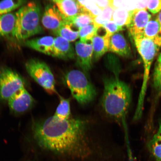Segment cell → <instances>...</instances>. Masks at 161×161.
I'll return each instance as SVG.
<instances>
[{"label": "cell", "instance_id": "cell-2", "mask_svg": "<svg viewBox=\"0 0 161 161\" xmlns=\"http://www.w3.org/2000/svg\"><path fill=\"white\" fill-rule=\"evenodd\" d=\"M103 81L104 90L101 101L102 109L108 117L123 125L128 142L126 117L131 102V91L117 76L104 78Z\"/></svg>", "mask_w": 161, "mask_h": 161}, {"label": "cell", "instance_id": "cell-18", "mask_svg": "<svg viewBox=\"0 0 161 161\" xmlns=\"http://www.w3.org/2000/svg\"><path fill=\"white\" fill-rule=\"evenodd\" d=\"M149 151L155 161H161V120L158 130L148 142Z\"/></svg>", "mask_w": 161, "mask_h": 161}, {"label": "cell", "instance_id": "cell-20", "mask_svg": "<svg viewBox=\"0 0 161 161\" xmlns=\"http://www.w3.org/2000/svg\"><path fill=\"white\" fill-rule=\"evenodd\" d=\"M71 21H66L56 34L70 42L75 41L79 38V31L74 30Z\"/></svg>", "mask_w": 161, "mask_h": 161}, {"label": "cell", "instance_id": "cell-4", "mask_svg": "<svg viewBox=\"0 0 161 161\" xmlns=\"http://www.w3.org/2000/svg\"><path fill=\"white\" fill-rule=\"evenodd\" d=\"M139 53L142 57L144 64V76L142 90L138 101L137 106L135 114L136 117L142 116L147 84L151 65L157 51L159 49L153 40L144 37L143 35L133 38Z\"/></svg>", "mask_w": 161, "mask_h": 161}, {"label": "cell", "instance_id": "cell-16", "mask_svg": "<svg viewBox=\"0 0 161 161\" xmlns=\"http://www.w3.org/2000/svg\"><path fill=\"white\" fill-rule=\"evenodd\" d=\"M110 38L97 34L91 40L94 59L98 60L109 50Z\"/></svg>", "mask_w": 161, "mask_h": 161}, {"label": "cell", "instance_id": "cell-12", "mask_svg": "<svg viewBox=\"0 0 161 161\" xmlns=\"http://www.w3.org/2000/svg\"><path fill=\"white\" fill-rule=\"evenodd\" d=\"M75 55V49L70 42L60 36L55 38L52 56L69 60L74 59Z\"/></svg>", "mask_w": 161, "mask_h": 161}, {"label": "cell", "instance_id": "cell-21", "mask_svg": "<svg viewBox=\"0 0 161 161\" xmlns=\"http://www.w3.org/2000/svg\"><path fill=\"white\" fill-rule=\"evenodd\" d=\"M70 102L69 98H66L60 96L59 103L53 115L61 120L69 119L72 116Z\"/></svg>", "mask_w": 161, "mask_h": 161}, {"label": "cell", "instance_id": "cell-28", "mask_svg": "<svg viewBox=\"0 0 161 161\" xmlns=\"http://www.w3.org/2000/svg\"><path fill=\"white\" fill-rule=\"evenodd\" d=\"M98 30L93 24L80 28L78 30L80 41L84 43H87L90 41L91 42L94 36L97 33Z\"/></svg>", "mask_w": 161, "mask_h": 161}, {"label": "cell", "instance_id": "cell-3", "mask_svg": "<svg viewBox=\"0 0 161 161\" xmlns=\"http://www.w3.org/2000/svg\"><path fill=\"white\" fill-rule=\"evenodd\" d=\"M15 22L12 36L18 40H24L41 33V6L36 1L23 6L15 13Z\"/></svg>", "mask_w": 161, "mask_h": 161}, {"label": "cell", "instance_id": "cell-6", "mask_svg": "<svg viewBox=\"0 0 161 161\" xmlns=\"http://www.w3.org/2000/svg\"><path fill=\"white\" fill-rule=\"evenodd\" d=\"M25 67L30 76L48 93H57L55 78L49 66L45 62L31 59L26 62Z\"/></svg>", "mask_w": 161, "mask_h": 161}, {"label": "cell", "instance_id": "cell-13", "mask_svg": "<svg viewBox=\"0 0 161 161\" xmlns=\"http://www.w3.org/2000/svg\"><path fill=\"white\" fill-rule=\"evenodd\" d=\"M52 2L66 21H71L75 16L81 13L78 1L53 0Z\"/></svg>", "mask_w": 161, "mask_h": 161}, {"label": "cell", "instance_id": "cell-30", "mask_svg": "<svg viewBox=\"0 0 161 161\" xmlns=\"http://www.w3.org/2000/svg\"><path fill=\"white\" fill-rule=\"evenodd\" d=\"M102 28H103L105 30L106 33L104 35L109 38L114 34L119 33L124 30L123 27L116 25L112 20H111L106 23Z\"/></svg>", "mask_w": 161, "mask_h": 161}, {"label": "cell", "instance_id": "cell-8", "mask_svg": "<svg viewBox=\"0 0 161 161\" xmlns=\"http://www.w3.org/2000/svg\"><path fill=\"white\" fill-rule=\"evenodd\" d=\"M10 109L15 114H23L33 106L35 101L29 92L23 88L8 101Z\"/></svg>", "mask_w": 161, "mask_h": 161}, {"label": "cell", "instance_id": "cell-25", "mask_svg": "<svg viewBox=\"0 0 161 161\" xmlns=\"http://www.w3.org/2000/svg\"><path fill=\"white\" fill-rule=\"evenodd\" d=\"M26 2L22 0H6L0 1V15L11 13L14 10L23 6Z\"/></svg>", "mask_w": 161, "mask_h": 161}, {"label": "cell", "instance_id": "cell-17", "mask_svg": "<svg viewBox=\"0 0 161 161\" xmlns=\"http://www.w3.org/2000/svg\"><path fill=\"white\" fill-rule=\"evenodd\" d=\"M147 1L110 0L109 6L114 9L122 8L128 11L146 9Z\"/></svg>", "mask_w": 161, "mask_h": 161}, {"label": "cell", "instance_id": "cell-33", "mask_svg": "<svg viewBox=\"0 0 161 161\" xmlns=\"http://www.w3.org/2000/svg\"><path fill=\"white\" fill-rule=\"evenodd\" d=\"M94 1L97 5L102 10L109 6L110 0H94Z\"/></svg>", "mask_w": 161, "mask_h": 161}, {"label": "cell", "instance_id": "cell-32", "mask_svg": "<svg viewBox=\"0 0 161 161\" xmlns=\"http://www.w3.org/2000/svg\"><path fill=\"white\" fill-rule=\"evenodd\" d=\"M156 19L158 20L160 25V30L159 34L156 39L154 40V43L158 46V49L161 47V11L158 14Z\"/></svg>", "mask_w": 161, "mask_h": 161}, {"label": "cell", "instance_id": "cell-29", "mask_svg": "<svg viewBox=\"0 0 161 161\" xmlns=\"http://www.w3.org/2000/svg\"><path fill=\"white\" fill-rule=\"evenodd\" d=\"M153 86L159 93H161V53L157 58L153 75Z\"/></svg>", "mask_w": 161, "mask_h": 161}, {"label": "cell", "instance_id": "cell-24", "mask_svg": "<svg viewBox=\"0 0 161 161\" xmlns=\"http://www.w3.org/2000/svg\"><path fill=\"white\" fill-rule=\"evenodd\" d=\"M114 9L110 6L103 10L99 15L94 18L93 25L99 29L108 22L112 19Z\"/></svg>", "mask_w": 161, "mask_h": 161}, {"label": "cell", "instance_id": "cell-10", "mask_svg": "<svg viewBox=\"0 0 161 161\" xmlns=\"http://www.w3.org/2000/svg\"><path fill=\"white\" fill-rule=\"evenodd\" d=\"M151 18L150 14L146 9L134 10L130 23L126 26L133 38L143 35L145 28Z\"/></svg>", "mask_w": 161, "mask_h": 161}, {"label": "cell", "instance_id": "cell-14", "mask_svg": "<svg viewBox=\"0 0 161 161\" xmlns=\"http://www.w3.org/2000/svg\"><path fill=\"white\" fill-rule=\"evenodd\" d=\"M55 38L51 36L36 38L27 40L25 45L31 49L46 55L52 56Z\"/></svg>", "mask_w": 161, "mask_h": 161}, {"label": "cell", "instance_id": "cell-5", "mask_svg": "<svg viewBox=\"0 0 161 161\" xmlns=\"http://www.w3.org/2000/svg\"><path fill=\"white\" fill-rule=\"evenodd\" d=\"M64 80L72 96L80 104L86 105L95 99L96 88L83 72L70 70L65 74Z\"/></svg>", "mask_w": 161, "mask_h": 161}, {"label": "cell", "instance_id": "cell-1", "mask_svg": "<svg viewBox=\"0 0 161 161\" xmlns=\"http://www.w3.org/2000/svg\"><path fill=\"white\" fill-rule=\"evenodd\" d=\"M92 122L80 117L61 120L53 115L33 123V138L57 161H106Z\"/></svg>", "mask_w": 161, "mask_h": 161}, {"label": "cell", "instance_id": "cell-22", "mask_svg": "<svg viewBox=\"0 0 161 161\" xmlns=\"http://www.w3.org/2000/svg\"><path fill=\"white\" fill-rule=\"evenodd\" d=\"M134 11H128L122 8L114 9L112 19L116 25L121 27L127 26L130 23Z\"/></svg>", "mask_w": 161, "mask_h": 161}, {"label": "cell", "instance_id": "cell-11", "mask_svg": "<svg viewBox=\"0 0 161 161\" xmlns=\"http://www.w3.org/2000/svg\"><path fill=\"white\" fill-rule=\"evenodd\" d=\"M75 50L77 58V63L84 72L92 69L93 49L91 43H84L80 41L76 42Z\"/></svg>", "mask_w": 161, "mask_h": 161}, {"label": "cell", "instance_id": "cell-26", "mask_svg": "<svg viewBox=\"0 0 161 161\" xmlns=\"http://www.w3.org/2000/svg\"><path fill=\"white\" fill-rule=\"evenodd\" d=\"M79 3L81 13L89 14L94 18L99 15L102 10L94 3V1H78Z\"/></svg>", "mask_w": 161, "mask_h": 161}, {"label": "cell", "instance_id": "cell-31", "mask_svg": "<svg viewBox=\"0 0 161 161\" xmlns=\"http://www.w3.org/2000/svg\"><path fill=\"white\" fill-rule=\"evenodd\" d=\"M147 8L151 13L156 14L161 11V0H149L147 1Z\"/></svg>", "mask_w": 161, "mask_h": 161}, {"label": "cell", "instance_id": "cell-23", "mask_svg": "<svg viewBox=\"0 0 161 161\" xmlns=\"http://www.w3.org/2000/svg\"><path fill=\"white\" fill-rule=\"evenodd\" d=\"M160 30V25L158 20H150L145 28L143 36L154 41L159 34Z\"/></svg>", "mask_w": 161, "mask_h": 161}, {"label": "cell", "instance_id": "cell-19", "mask_svg": "<svg viewBox=\"0 0 161 161\" xmlns=\"http://www.w3.org/2000/svg\"><path fill=\"white\" fill-rule=\"evenodd\" d=\"M15 13L0 15V38L11 35L14 29Z\"/></svg>", "mask_w": 161, "mask_h": 161}, {"label": "cell", "instance_id": "cell-27", "mask_svg": "<svg viewBox=\"0 0 161 161\" xmlns=\"http://www.w3.org/2000/svg\"><path fill=\"white\" fill-rule=\"evenodd\" d=\"M94 18L89 14L85 13L78 14L71 20L74 27L78 30L85 26L93 24Z\"/></svg>", "mask_w": 161, "mask_h": 161}, {"label": "cell", "instance_id": "cell-15", "mask_svg": "<svg viewBox=\"0 0 161 161\" xmlns=\"http://www.w3.org/2000/svg\"><path fill=\"white\" fill-rule=\"evenodd\" d=\"M109 50L123 57H129L131 55V51L125 38L119 32L110 38Z\"/></svg>", "mask_w": 161, "mask_h": 161}, {"label": "cell", "instance_id": "cell-9", "mask_svg": "<svg viewBox=\"0 0 161 161\" xmlns=\"http://www.w3.org/2000/svg\"><path fill=\"white\" fill-rule=\"evenodd\" d=\"M66 21L55 4L46 5L42 19V25L46 29L56 34Z\"/></svg>", "mask_w": 161, "mask_h": 161}, {"label": "cell", "instance_id": "cell-7", "mask_svg": "<svg viewBox=\"0 0 161 161\" xmlns=\"http://www.w3.org/2000/svg\"><path fill=\"white\" fill-rule=\"evenodd\" d=\"M25 82L19 74L9 68L0 69V101L4 102L25 88Z\"/></svg>", "mask_w": 161, "mask_h": 161}]
</instances>
